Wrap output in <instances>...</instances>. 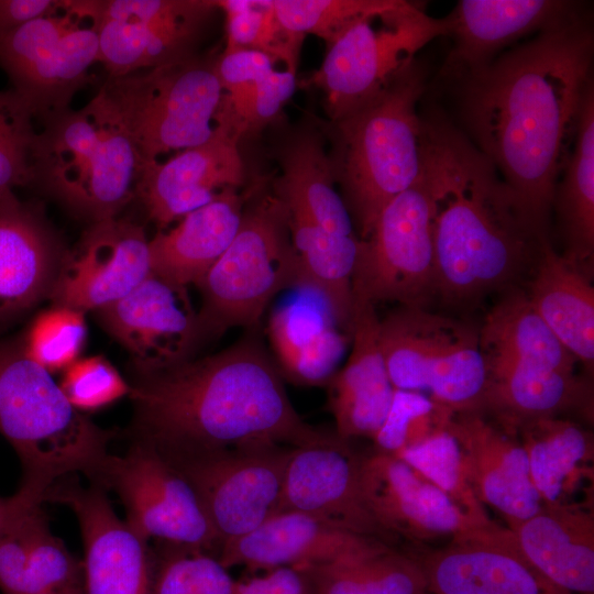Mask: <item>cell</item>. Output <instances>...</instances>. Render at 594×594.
I'll use <instances>...</instances> for the list:
<instances>
[{
    "mask_svg": "<svg viewBox=\"0 0 594 594\" xmlns=\"http://www.w3.org/2000/svg\"><path fill=\"white\" fill-rule=\"evenodd\" d=\"M593 30L581 14L455 80L463 133L546 237L580 108L593 85Z\"/></svg>",
    "mask_w": 594,
    "mask_h": 594,
    "instance_id": "cell-1",
    "label": "cell"
},
{
    "mask_svg": "<svg viewBox=\"0 0 594 594\" xmlns=\"http://www.w3.org/2000/svg\"><path fill=\"white\" fill-rule=\"evenodd\" d=\"M129 396L133 439L167 459L241 448H299L339 438L298 415L261 327L245 330L217 353L139 374Z\"/></svg>",
    "mask_w": 594,
    "mask_h": 594,
    "instance_id": "cell-2",
    "label": "cell"
},
{
    "mask_svg": "<svg viewBox=\"0 0 594 594\" xmlns=\"http://www.w3.org/2000/svg\"><path fill=\"white\" fill-rule=\"evenodd\" d=\"M422 175L433 201L436 297L473 307L516 287L548 237L462 130L421 116Z\"/></svg>",
    "mask_w": 594,
    "mask_h": 594,
    "instance_id": "cell-3",
    "label": "cell"
},
{
    "mask_svg": "<svg viewBox=\"0 0 594 594\" xmlns=\"http://www.w3.org/2000/svg\"><path fill=\"white\" fill-rule=\"evenodd\" d=\"M0 433L22 468L14 495L29 505H42L47 491L68 476L81 473L95 482L114 437L68 402L20 337L0 340Z\"/></svg>",
    "mask_w": 594,
    "mask_h": 594,
    "instance_id": "cell-4",
    "label": "cell"
},
{
    "mask_svg": "<svg viewBox=\"0 0 594 594\" xmlns=\"http://www.w3.org/2000/svg\"><path fill=\"white\" fill-rule=\"evenodd\" d=\"M424 90L425 74L415 61L376 95L330 121L332 175L361 240L384 207L422 174Z\"/></svg>",
    "mask_w": 594,
    "mask_h": 594,
    "instance_id": "cell-5",
    "label": "cell"
},
{
    "mask_svg": "<svg viewBox=\"0 0 594 594\" xmlns=\"http://www.w3.org/2000/svg\"><path fill=\"white\" fill-rule=\"evenodd\" d=\"M142 165L130 133L100 88L82 108H68L41 122L32 185L94 223L118 217L135 198Z\"/></svg>",
    "mask_w": 594,
    "mask_h": 594,
    "instance_id": "cell-6",
    "label": "cell"
},
{
    "mask_svg": "<svg viewBox=\"0 0 594 594\" xmlns=\"http://www.w3.org/2000/svg\"><path fill=\"white\" fill-rule=\"evenodd\" d=\"M298 262L287 211L274 195L244 207L241 226L220 258L196 285L200 345L232 328L261 327L271 300L296 288Z\"/></svg>",
    "mask_w": 594,
    "mask_h": 594,
    "instance_id": "cell-7",
    "label": "cell"
},
{
    "mask_svg": "<svg viewBox=\"0 0 594 594\" xmlns=\"http://www.w3.org/2000/svg\"><path fill=\"white\" fill-rule=\"evenodd\" d=\"M392 385L422 393L454 414H481L487 361L480 328L426 307L399 306L380 319Z\"/></svg>",
    "mask_w": 594,
    "mask_h": 594,
    "instance_id": "cell-8",
    "label": "cell"
},
{
    "mask_svg": "<svg viewBox=\"0 0 594 594\" xmlns=\"http://www.w3.org/2000/svg\"><path fill=\"white\" fill-rule=\"evenodd\" d=\"M216 58L195 55L108 77L102 85L143 164L198 146L212 136L223 95Z\"/></svg>",
    "mask_w": 594,
    "mask_h": 594,
    "instance_id": "cell-9",
    "label": "cell"
},
{
    "mask_svg": "<svg viewBox=\"0 0 594 594\" xmlns=\"http://www.w3.org/2000/svg\"><path fill=\"white\" fill-rule=\"evenodd\" d=\"M449 29L447 16H431L421 3L399 0L348 23L302 85L323 91L326 112L330 121L338 120L382 90L428 43L449 35Z\"/></svg>",
    "mask_w": 594,
    "mask_h": 594,
    "instance_id": "cell-10",
    "label": "cell"
},
{
    "mask_svg": "<svg viewBox=\"0 0 594 594\" xmlns=\"http://www.w3.org/2000/svg\"><path fill=\"white\" fill-rule=\"evenodd\" d=\"M98 51L89 0H65L57 12L0 34V67L40 124L69 108Z\"/></svg>",
    "mask_w": 594,
    "mask_h": 594,
    "instance_id": "cell-11",
    "label": "cell"
},
{
    "mask_svg": "<svg viewBox=\"0 0 594 594\" xmlns=\"http://www.w3.org/2000/svg\"><path fill=\"white\" fill-rule=\"evenodd\" d=\"M433 297V201L421 174L384 207L361 240L352 275V306L395 301L426 307Z\"/></svg>",
    "mask_w": 594,
    "mask_h": 594,
    "instance_id": "cell-12",
    "label": "cell"
},
{
    "mask_svg": "<svg viewBox=\"0 0 594 594\" xmlns=\"http://www.w3.org/2000/svg\"><path fill=\"white\" fill-rule=\"evenodd\" d=\"M91 484L119 496L125 522L146 542L153 539L208 553L220 548L190 483L144 441L133 439L123 455L110 454Z\"/></svg>",
    "mask_w": 594,
    "mask_h": 594,
    "instance_id": "cell-13",
    "label": "cell"
},
{
    "mask_svg": "<svg viewBox=\"0 0 594 594\" xmlns=\"http://www.w3.org/2000/svg\"><path fill=\"white\" fill-rule=\"evenodd\" d=\"M293 449L270 446L164 458L195 490L221 547L278 512Z\"/></svg>",
    "mask_w": 594,
    "mask_h": 594,
    "instance_id": "cell-14",
    "label": "cell"
},
{
    "mask_svg": "<svg viewBox=\"0 0 594 594\" xmlns=\"http://www.w3.org/2000/svg\"><path fill=\"white\" fill-rule=\"evenodd\" d=\"M216 8L208 0H91L98 62L120 77L195 56Z\"/></svg>",
    "mask_w": 594,
    "mask_h": 594,
    "instance_id": "cell-15",
    "label": "cell"
},
{
    "mask_svg": "<svg viewBox=\"0 0 594 594\" xmlns=\"http://www.w3.org/2000/svg\"><path fill=\"white\" fill-rule=\"evenodd\" d=\"M150 239L124 218L91 223L66 250L48 299L85 314L123 298L152 274Z\"/></svg>",
    "mask_w": 594,
    "mask_h": 594,
    "instance_id": "cell-16",
    "label": "cell"
},
{
    "mask_svg": "<svg viewBox=\"0 0 594 594\" xmlns=\"http://www.w3.org/2000/svg\"><path fill=\"white\" fill-rule=\"evenodd\" d=\"M96 312L103 329L129 352L139 374L174 366L200 348L198 317L187 287L153 273Z\"/></svg>",
    "mask_w": 594,
    "mask_h": 594,
    "instance_id": "cell-17",
    "label": "cell"
},
{
    "mask_svg": "<svg viewBox=\"0 0 594 594\" xmlns=\"http://www.w3.org/2000/svg\"><path fill=\"white\" fill-rule=\"evenodd\" d=\"M416 559L430 594H571L543 576L514 532L497 524L455 535Z\"/></svg>",
    "mask_w": 594,
    "mask_h": 594,
    "instance_id": "cell-18",
    "label": "cell"
},
{
    "mask_svg": "<svg viewBox=\"0 0 594 594\" xmlns=\"http://www.w3.org/2000/svg\"><path fill=\"white\" fill-rule=\"evenodd\" d=\"M106 492L66 477L47 491L44 502L64 504L76 515L85 549L84 594H151L153 554L117 516Z\"/></svg>",
    "mask_w": 594,
    "mask_h": 594,
    "instance_id": "cell-19",
    "label": "cell"
},
{
    "mask_svg": "<svg viewBox=\"0 0 594 594\" xmlns=\"http://www.w3.org/2000/svg\"><path fill=\"white\" fill-rule=\"evenodd\" d=\"M240 139L231 123L217 119L207 142L180 151L165 162L144 163L135 198L141 200L148 218L163 230L209 204L222 189L243 185Z\"/></svg>",
    "mask_w": 594,
    "mask_h": 594,
    "instance_id": "cell-20",
    "label": "cell"
},
{
    "mask_svg": "<svg viewBox=\"0 0 594 594\" xmlns=\"http://www.w3.org/2000/svg\"><path fill=\"white\" fill-rule=\"evenodd\" d=\"M359 460L340 437L294 448L285 471L278 512H298L340 529L394 544L363 498Z\"/></svg>",
    "mask_w": 594,
    "mask_h": 594,
    "instance_id": "cell-21",
    "label": "cell"
},
{
    "mask_svg": "<svg viewBox=\"0 0 594 594\" xmlns=\"http://www.w3.org/2000/svg\"><path fill=\"white\" fill-rule=\"evenodd\" d=\"M359 482L371 514L395 540L425 542L482 527L395 454L360 458Z\"/></svg>",
    "mask_w": 594,
    "mask_h": 594,
    "instance_id": "cell-22",
    "label": "cell"
},
{
    "mask_svg": "<svg viewBox=\"0 0 594 594\" xmlns=\"http://www.w3.org/2000/svg\"><path fill=\"white\" fill-rule=\"evenodd\" d=\"M65 252L40 206L0 200V329L48 298Z\"/></svg>",
    "mask_w": 594,
    "mask_h": 594,
    "instance_id": "cell-23",
    "label": "cell"
},
{
    "mask_svg": "<svg viewBox=\"0 0 594 594\" xmlns=\"http://www.w3.org/2000/svg\"><path fill=\"white\" fill-rule=\"evenodd\" d=\"M393 547L298 512H279L249 534L221 544L223 566L250 570L326 564Z\"/></svg>",
    "mask_w": 594,
    "mask_h": 594,
    "instance_id": "cell-24",
    "label": "cell"
},
{
    "mask_svg": "<svg viewBox=\"0 0 594 594\" xmlns=\"http://www.w3.org/2000/svg\"><path fill=\"white\" fill-rule=\"evenodd\" d=\"M581 14L580 2L565 0H461L447 15L453 46L441 75L457 80L516 40Z\"/></svg>",
    "mask_w": 594,
    "mask_h": 594,
    "instance_id": "cell-25",
    "label": "cell"
},
{
    "mask_svg": "<svg viewBox=\"0 0 594 594\" xmlns=\"http://www.w3.org/2000/svg\"><path fill=\"white\" fill-rule=\"evenodd\" d=\"M448 430L460 444L465 471L479 501L497 512L507 528L543 505L535 488L527 454L516 436L494 426L483 414H454Z\"/></svg>",
    "mask_w": 594,
    "mask_h": 594,
    "instance_id": "cell-26",
    "label": "cell"
},
{
    "mask_svg": "<svg viewBox=\"0 0 594 594\" xmlns=\"http://www.w3.org/2000/svg\"><path fill=\"white\" fill-rule=\"evenodd\" d=\"M487 382L482 410L512 436L526 424L572 413L593 420V388L575 372L542 369L485 354Z\"/></svg>",
    "mask_w": 594,
    "mask_h": 594,
    "instance_id": "cell-27",
    "label": "cell"
},
{
    "mask_svg": "<svg viewBox=\"0 0 594 594\" xmlns=\"http://www.w3.org/2000/svg\"><path fill=\"white\" fill-rule=\"evenodd\" d=\"M380 318L372 304L353 305L351 353L328 382L329 407L337 435L374 438L391 408L394 386L378 339Z\"/></svg>",
    "mask_w": 594,
    "mask_h": 594,
    "instance_id": "cell-28",
    "label": "cell"
},
{
    "mask_svg": "<svg viewBox=\"0 0 594 594\" xmlns=\"http://www.w3.org/2000/svg\"><path fill=\"white\" fill-rule=\"evenodd\" d=\"M509 529L550 582L571 594H594L593 503L543 504Z\"/></svg>",
    "mask_w": 594,
    "mask_h": 594,
    "instance_id": "cell-29",
    "label": "cell"
},
{
    "mask_svg": "<svg viewBox=\"0 0 594 594\" xmlns=\"http://www.w3.org/2000/svg\"><path fill=\"white\" fill-rule=\"evenodd\" d=\"M0 531L2 594H57L82 584V563L52 534L41 505L14 495Z\"/></svg>",
    "mask_w": 594,
    "mask_h": 594,
    "instance_id": "cell-30",
    "label": "cell"
},
{
    "mask_svg": "<svg viewBox=\"0 0 594 594\" xmlns=\"http://www.w3.org/2000/svg\"><path fill=\"white\" fill-rule=\"evenodd\" d=\"M278 306L270 316L267 334L274 361L283 376L296 385H327L336 374L350 336L336 323L314 293Z\"/></svg>",
    "mask_w": 594,
    "mask_h": 594,
    "instance_id": "cell-31",
    "label": "cell"
},
{
    "mask_svg": "<svg viewBox=\"0 0 594 594\" xmlns=\"http://www.w3.org/2000/svg\"><path fill=\"white\" fill-rule=\"evenodd\" d=\"M245 198L238 188H224L173 229L160 230L148 243L152 273L177 286H196L237 235Z\"/></svg>",
    "mask_w": 594,
    "mask_h": 594,
    "instance_id": "cell-32",
    "label": "cell"
},
{
    "mask_svg": "<svg viewBox=\"0 0 594 594\" xmlns=\"http://www.w3.org/2000/svg\"><path fill=\"white\" fill-rule=\"evenodd\" d=\"M532 306L564 348L587 372L594 366V287L592 273L559 254L549 240L529 273Z\"/></svg>",
    "mask_w": 594,
    "mask_h": 594,
    "instance_id": "cell-33",
    "label": "cell"
},
{
    "mask_svg": "<svg viewBox=\"0 0 594 594\" xmlns=\"http://www.w3.org/2000/svg\"><path fill=\"white\" fill-rule=\"evenodd\" d=\"M543 504L593 503L594 440L581 425L547 417L517 432Z\"/></svg>",
    "mask_w": 594,
    "mask_h": 594,
    "instance_id": "cell-34",
    "label": "cell"
},
{
    "mask_svg": "<svg viewBox=\"0 0 594 594\" xmlns=\"http://www.w3.org/2000/svg\"><path fill=\"white\" fill-rule=\"evenodd\" d=\"M279 164L282 174L274 185L275 196L289 213L336 234L358 235L318 131L302 130L292 136L279 152Z\"/></svg>",
    "mask_w": 594,
    "mask_h": 594,
    "instance_id": "cell-35",
    "label": "cell"
},
{
    "mask_svg": "<svg viewBox=\"0 0 594 594\" xmlns=\"http://www.w3.org/2000/svg\"><path fill=\"white\" fill-rule=\"evenodd\" d=\"M287 220L298 262L296 288L316 294L338 327L350 336L352 275L361 246L360 237L329 232L288 211Z\"/></svg>",
    "mask_w": 594,
    "mask_h": 594,
    "instance_id": "cell-36",
    "label": "cell"
},
{
    "mask_svg": "<svg viewBox=\"0 0 594 594\" xmlns=\"http://www.w3.org/2000/svg\"><path fill=\"white\" fill-rule=\"evenodd\" d=\"M556 209L566 257L588 272L594 260V85L584 95L573 143L558 179Z\"/></svg>",
    "mask_w": 594,
    "mask_h": 594,
    "instance_id": "cell-37",
    "label": "cell"
},
{
    "mask_svg": "<svg viewBox=\"0 0 594 594\" xmlns=\"http://www.w3.org/2000/svg\"><path fill=\"white\" fill-rule=\"evenodd\" d=\"M480 337L485 354L561 372H574L578 363L517 287L507 289L488 311Z\"/></svg>",
    "mask_w": 594,
    "mask_h": 594,
    "instance_id": "cell-38",
    "label": "cell"
},
{
    "mask_svg": "<svg viewBox=\"0 0 594 594\" xmlns=\"http://www.w3.org/2000/svg\"><path fill=\"white\" fill-rule=\"evenodd\" d=\"M299 568L308 573L315 594H428L418 560L393 547Z\"/></svg>",
    "mask_w": 594,
    "mask_h": 594,
    "instance_id": "cell-39",
    "label": "cell"
},
{
    "mask_svg": "<svg viewBox=\"0 0 594 594\" xmlns=\"http://www.w3.org/2000/svg\"><path fill=\"white\" fill-rule=\"evenodd\" d=\"M395 455L441 490L476 525L486 527L495 524L476 497L460 444L448 429Z\"/></svg>",
    "mask_w": 594,
    "mask_h": 594,
    "instance_id": "cell-40",
    "label": "cell"
},
{
    "mask_svg": "<svg viewBox=\"0 0 594 594\" xmlns=\"http://www.w3.org/2000/svg\"><path fill=\"white\" fill-rule=\"evenodd\" d=\"M226 13V51L253 50L266 53L297 70L302 38L288 33L278 22L272 0H218Z\"/></svg>",
    "mask_w": 594,
    "mask_h": 594,
    "instance_id": "cell-41",
    "label": "cell"
},
{
    "mask_svg": "<svg viewBox=\"0 0 594 594\" xmlns=\"http://www.w3.org/2000/svg\"><path fill=\"white\" fill-rule=\"evenodd\" d=\"M234 581L208 552L163 546L153 556L151 594H235Z\"/></svg>",
    "mask_w": 594,
    "mask_h": 594,
    "instance_id": "cell-42",
    "label": "cell"
},
{
    "mask_svg": "<svg viewBox=\"0 0 594 594\" xmlns=\"http://www.w3.org/2000/svg\"><path fill=\"white\" fill-rule=\"evenodd\" d=\"M85 312L61 305L41 310L20 336L25 353L50 373L79 359L87 339Z\"/></svg>",
    "mask_w": 594,
    "mask_h": 594,
    "instance_id": "cell-43",
    "label": "cell"
},
{
    "mask_svg": "<svg viewBox=\"0 0 594 594\" xmlns=\"http://www.w3.org/2000/svg\"><path fill=\"white\" fill-rule=\"evenodd\" d=\"M36 123L33 109L20 95L0 91V200L15 187L32 185Z\"/></svg>",
    "mask_w": 594,
    "mask_h": 594,
    "instance_id": "cell-44",
    "label": "cell"
},
{
    "mask_svg": "<svg viewBox=\"0 0 594 594\" xmlns=\"http://www.w3.org/2000/svg\"><path fill=\"white\" fill-rule=\"evenodd\" d=\"M453 415L422 393L395 388L388 414L373 440L377 451L396 454L447 430Z\"/></svg>",
    "mask_w": 594,
    "mask_h": 594,
    "instance_id": "cell-45",
    "label": "cell"
},
{
    "mask_svg": "<svg viewBox=\"0 0 594 594\" xmlns=\"http://www.w3.org/2000/svg\"><path fill=\"white\" fill-rule=\"evenodd\" d=\"M399 0H272L280 25L292 35L312 34L326 45L356 18L394 8Z\"/></svg>",
    "mask_w": 594,
    "mask_h": 594,
    "instance_id": "cell-46",
    "label": "cell"
},
{
    "mask_svg": "<svg viewBox=\"0 0 594 594\" xmlns=\"http://www.w3.org/2000/svg\"><path fill=\"white\" fill-rule=\"evenodd\" d=\"M59 386L68 402L86 414L129 396L131 385L102 355L79 358L63 371Z\"/></svg>",
    "mask_w": 594,
    "mask_h": 594,
    "instance_id": "cell-47",
    "label": "cell"
},
{
    "mask_svg": "<svg viewBox=\"0 0 594 594\" xmlns=\"http://www.w3.org/2000/svg\"><path fill=\"white\" fill-rule=\"evenodd\" d=\"M297 86L296 72L276 68L257 82L245 124V134L263 129L275 119Z\"/></svg>",
    "mask_w": 594,
    "mask_h": 594,
    "instance_id": "cell-48",
    "label": "cell"
},
{
    "mask_svg": "<svg viewBox=\"0 0 594 594\" xmlns=\"http://www.w3.org/2000/svg\"><path fill=\"white\" fill-rule=\"evenodd\" d=\"M235 594H315V590L302 568L279 566L261 576L238 581Z\"/></svg>",
    "mask_w": 594,
    "mask_h": 594,
    "instance_id": "cell-49",
    "label": "cell"
},
{
    "mask_svg": "<svg viewBox=\"0 0 594 594\" xmlns=\"http://www.w3.org/2000/svg\"><path fill=\"white\" fill-rule=\"evenodd\" d=\"M65 0H0V34L53 14Z\"/></svg>",
    "mask_w": 594,
    "mask_h": 594,
    "instance_id": "cell-50",
    "label": "cell"
},
{
    "mask_svg": "<svg viewBox=\"0 0 594 594\" xmlns=\"http://www.w3.org/2000/svg\"><path fill=\"white\" fill-rule=\"evenodd\" d=\"M14 503L12 496L9 498L0 497V531L6 525L8 518L10 517Z\"/></svg>",
    "mask_w": 594,
    "mask_h": 594,
    "instance_id": "cell-51",
    "label": "cell"
},
{
    "mask_svg": "<svg viewBox=\"0 0 594 594\" xmlns=\"http://www.w3.org/2000/svg\"><path fill=\"white\" fill-rule=\"evenodd\" d=\"M57 594H84L82 584L73 586V587L67 588V590H65V591H63L61 593H57Z\"/></svg>",
    "mask_w": 594,
    "mask_h": 594,
    "instance_id": "cell-52",
    "label": "cell"
}]
</instances>
